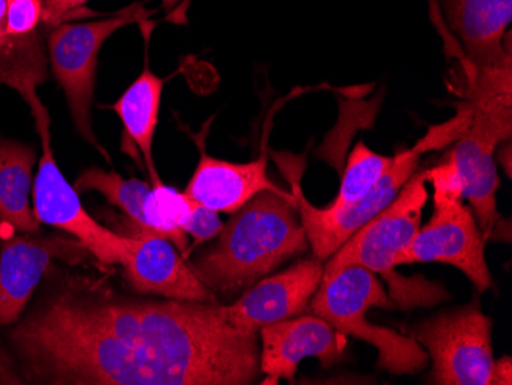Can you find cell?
I'll return each instance as SVG.
<instances>
[{
    "label": "cell",
    "mask_w": 512,
    "mask_h": 385,
    "mask_svg": "<svg viewBox=\"0 0 512 385\" xmlns=\"http://www.w3.org/2000/svg\"><path fill=\"white\" fill-rule=\"evenodd\" d=\"M512 384V362L509 356L494 362L493 385Z\"/></svg>",
    "instance_id": "obj_26"
},
{
    "label": "cell",
    "mask_w": 512,
    "mask_h": 385,
    "mask_svg": "<svg viewBox=\"0 0 512 385\" xmlns=\"http://www.w3.org/2000/svg\"><path fill=\"white\" fill-rule=\"evenodd\" d=\"M410 336L430 356L433 384L493 385V321L479 301L417 324Z\"/></svg>",
    "instance_id": "obj_5"
},
{
    "label": "cell",
    "mask_w": 512,
    "mask_h": 385,
    "mask_svg": "<svg viewBox=\"0 0 512 385\" xmlns=\"http://www.w3.org/2000/svg\"><path fill=\"white\" fill-rule=\"evenodd\" d=\"M73 186L79 194L88 191L99 192L111 205L125 212L132 223L146 229L145 201L152 189L149 181L138 180V178L125 180L117 172L89 168L77 177Z\"/></svg>",
    "instance_id": "obj_18"
},
{
    "label": "cell",
    "mask_w": 512,
    "mask_h": 385,
    "mask_svg": "<svg viewBox=\"0 0 512 385\" xmlns=\"http://www.w3.org/2000/svg\"><path fill=\"white\" fill-rule=\"evenodd\" d=\"M223 226L220 212L191 200V208L184 220L183 231L186 232V235L194 237L195 243H203V241L217 237Z\"/></svg>",
    "instance_id": "obj_23"
},
{
    "label": "cell",
    "mask_w": 512,
    "mask_h": 385,
    "mask_svg": "<svg viewBox=\"0 0 512 385\" xmlns=\"http://www.w3.org/2000/svg\"><path fill=\"white\" fill-rule=\"evenodd\" d=\"M191 208V198L169 188L165 183L152 186L145 201L146 229L168 238L181 252L188 249V235L183 223Z\"/></svg>",
    "instance_id": "obj_20"
},
{
    "label": "cell",
    "mask_w": 512,
    "mask_h": 385,
    "mask_svg": "<svg viewBox=\"0 0 512 385\" xmlns=\"http://www.w3.org/2000/svg\"><path fill=\"white\" fill-rule=\"evenodd\" d=\"M324 261L313 255L289 269L261 278L240 300L226 306L232 326L243 332L258 333L261 327L289 320L306 313L321 284Z\"/></svg>",
    "instance_id": "obj_12"
},
{
    "label": "cell",
    "mask_w": 512,
    "mask_h": 385,
    "mask_svg": "<svg viewBox=\"0 0 512 385\" xmlns=\"http://www.w3.org/2000/svg\"><path fill=\"white\" fill-rule=\"evenodd\" d=\"M309 247L293 194L263 191L234 212L192 270L211 292H240Z\"/></svg>",
    "instance_id": "obj_2"
},
{
    "label": "cell",
    "mask_w": 512,
    "mask_h": 385,
    "mask_svg": "<svg viewBox=\"0 0 512 385\" xmlns=\"http://www.w3.org/2000/svg\"><path fill=\"white\" fill-rule=\"evenodd\" d=\"M419 158L421 151L417 148L394 155L393 165L382 175L373 191L364 200L359 201L358 205L344 211L315 208L302 194L298 181L293 183L296 209L301 217L302 226L306 229L313 255L321 261L329 260L348 238L371 218L384 211L391 201L398 197L408 178L416 171Z\"/></svg>",
    "instance_id": "obj_9"
},
{
    "label": "cell",
    "mask_w": 512,
    "mask_h": 385,
    "mask_svg": "<svg viewBox=\"0 0 512 385\" xmlns=\"http://www.w3.org/2000/svg\"><path fill=\"white\" fill-rule=\"evenodd\" d=\"M370 307L394 309V303L378 275L361 266H350L322 277L309 304L310 313L321 316L345 336H355L376 347L379 367L391 375H414L427 366L424 347L410 335H401L367 320Z\"/></svg>",
    "instance_id": "obj_3"
},
{
    "label": "cell",
    "mask_w": 512,
    "mask_h": 385,
    "mask_svg": "<svg viewBox=\"0 0 512 385\" xmlns=\"http://www.w3.org/2000/svg\"><path fill=\"white\" fill-rule=\"evenodd\" d=\"M485 241L473 212L462 201L434 198L433 217L396 257V266L450 264L467 275L479 292H485L493 287V277L486 264Z\"/></svg>",
    "instance_id": "obj_8"
},
{
    "label": "cell",
    "mask_w": 512,
    "mask_h": 385,
    "mask_svg": "<svg viewBox=\"0 0 512 385\" xmlns=\"http://www.w3.org/2000/svg\"><path fill=\"white\" fill-rule=\"evenodd\" d=\"M427 181L434 188V198L444 200H460L463 198V185L453 163L445 162L427 171Z\"/></svg>",
    "instance_id": "obj_24"
},
{
    "label": "cell",
    "mask_w": 512,
    "mask_h": 385,
    "mask_svg": "<svg viewBox=\"0 0 512 385\" xmlns=\"http://www.w3.org/2000/svg\"><path fill=\"white\" fill-rule=\"evenodd\" d=\"M427 201V172L411 175L398 197L327 260L322 277L336 274L345 267L361 266L384 275L393 287L396 257L410 246L421 229Z\"/></svg>",
    "instance_id": "obj_6"
},
{
    "label": "cell",
    "mask_w": 512,
    "mask_h": 385,
    "mask_svg": "<svg viewBox=\"0 0 512 385\" xmlns=\"http://www.w3.org/2000/svg\"><path fill=\"white\" fill-rule=\"evenodd\" d=\"M43 292L11 324L14 384L249 385L261 376L258 333L226 306L146 301L96 281L45 274Z\"/></svg>",
    "instance_id": "obj_1"
},
{
    "label": "cell",
    "mask_w": 512,
    "mask_h": 385,
    "mask_svg": "<svg viewBox=\"0 0 512 385\" xmlns=\"http://www.w3.org/2000/svg\"><path fill=\"white\" fill-rule=\"evenodd\" d=\"M42 157L33 185L34 217L39 223L73 235L100 263L122 264L129 237L97 223L80 203L79 192L69 185L57 166L51 132L40 135Z\"/></svg>",
    "instance_id": "obj_7"
},
{
    "label": "cell",
    "mask_w": 512,
    "mask_h": 385,
    "mask_svg": "<svg viewBox=\"0 0 512 385\" xmlns=\"http://www.w3.org/2000/svg\"><path fill=\"white\" fill-rule=\"evenodd\" d=\"M134 226L128 251L123 258L126 278L137 292L154 293L168 300L215 303L214 293L207 289L192 267L184 263L168 238L151 229Z\"/></svg>",
    "instance_id": "obj_13"
},
{
    "label": "cell",
    "mask_w": 512,
    "mask_h": 385,
    "mask_svg": "<svg viewBox=\"0 0 512 385\" xmlns=\"http://www.w3.org/2000/svg\"><path fill=\"white\" fill-rule=\"evenodd\" d=\"M151 16L142 4L129 5L106 19L60 24L46 34L51 73L65 93L76 131L106 160H111L92 131L91 106L96 88L100 48L115 31L131 24H143Z\"/></svg>",
    "instance_id": "obj_4"
},
{
    "label": "cell",
    "mask_w": 512,
    "mask_h": 385,
    "mask_svg": "<svg viewBox=\"0 0 512 385\" xmlns=\"http://www.w3.org/2000/svg\"><path fill=\"white\" fill-rule=\"evenodd\" d=\"M36 149L0 137V235L40 234V223L30 206Z\"/></svg>",
    "instance_id": "obj_17"
},
{
    "label": "cell",
    "mask_w": 512,
    "mask_h": 385,
    "mask_svg": "<svg viewBox=\"0 0 512 385\" xmlns=\"http://www.w3.org/2000/svg\"><path fill=\"white\" fill-rule=\"evenodd\" d=\"M260 370L264 385H276L279 379L295 381L299 362L316 358L322 367L342 361L345 335L321 316H295L261 327Z\"/></svg>",
    "instance_id": "obj_11"
},
{
    "label": "cell",
    "mask_w": 512,
    "mask_h": 385,
    "mask_svg": "<svg viewBox=\"0 0 512 385\" xmlns=\"http://www.w3.org/2000/svg\"><path fill=\"white\" fill-rule=\"evenodd\" d=\"M447 19L477 68L511 62L503 39L511 25L512 0H447Z\"/></svg>",
    "instance_id": "obj_15"
},
{
    "label": "cell",
    "mask_w": 512,
    "mask_h": 385,
    "mask_svg": "<svg viewBox=\"0 0 512 385\" xmlns=\"http://www.w3.org/2000/svg\"><path fill=\"white\" fill-rule=\"evenodd\" d=\"M391 165H393V157L376 154L364 143H356L355 149L348 157L338 195L327 209L344 211L358 205L359 201L364 200L378 185V181Z\"/></svg>",
    "instance_id": "obj_19"
},
{
    "label": "cell",
    "mask_w": 512,
    "mask_h": 385,
    "mask_svg": "<svg viewBox=\"0 0 512 385\" xmlns=\"http://www.w3.org/2000/svg\"><path fill=\"white\" fill-rule=\"evenodd\" d=\"M161 2H163V8L169 11L172 10L175 5L180 4L181 0H161Z\"/></svg>",
    "instance_id": "obj_27"
},
{
    "label": "cell",
    "mask_w": 512,
    "mask_h": 385,
    "mask_svg": "<svg viewBox=\"0 0 512 385\" xmlns=\"http://www.w3.org/2000/svg\"><path fill=\"white\" fill-rule=\"evenodd\" d=\"M494 151L496 149H488V151L483 152L482 157L477 162L476 171H474L470 183L463 191V198L470 201L474 215L479 220L477 226H479L485 240L491 237L494 228H496L497 220L500 218L499 212H497L496 200L499 175H497Z\"/></svg>",
    "instance_id": "obj_21"
},
{
    "label": "cell",
    "mask_w": 512,
    "mask_h": 385,
    "mask_svg": "<svg viewBox=\"0 0 512 385\" xmlns=\"http://www.w3.org/2000/svg\"><path fill=\"white\" fill-rule=\"evenodd\" d=\"M163 85L165 80L152 73L146 60L142 74L111 106L123 123L122 152L137 163L140 162V157H143L152 186L163 183L152 155Z\"/></svg>",
    "instance_id": "obj_16"
},
{
    "label": "cell",
    "mask_w": 512,
    "mask_h": 385,
    "mask_svg": "<svg viewBox=\"0 0 512 385\" xmlns=\"http://www.w3.org/2000/svg\"><path fill=\"white\" fill-rule=\"evenodd\" d=\"M89 0H42V22L48 30L65 24Z\"/></svg>",
    "instance_id": "obj_25"
},
{
    "label": "cell",
    "mask_w": 512,
    "mask_h": 385,
    "mask_svg": "<svg viewBox=\"0 0 512 385\" xmlns=\"http://www.w3.org/2000/svg\"><path fill=\"white\" fill-rule=\"evenodd\" d=\"M88 251L65 235H13L0 251V329L19 320L53 260L76 261Z\"/></svg>",
    "instance_id": "obj_10"
},
{
    "label": "cell",
    "mask_w": 512,
    "mask_h": 385,
    "mask_svg": "<svg viewBox=\"0 0 512 385\" xmlns=\"http://www.w3.org/2000/svg\"><path fill=\"white\" fill-rule=\"evenodd\" d=\"M42 0H7V36H28L43 27Z\"/></svg>",
    "instance_id": "obj_22"
},
{
    "label": "cell",
    "mask_w": 512,
    "mask_h": 385,
    "mask_svg": "<svg viewBox=\"0 0 512 385\" xmlns=\"http://www.w3.org/2000/svg\"><path fill=\"white\" fill-rule=\"evenodd\" d=\"M263 191H283L267 175L266 155L255 162L230 163L201 151L200 162L184 194L214 211L234 214Z\"/></svg>",
    "instance_id": "obj_14"
}]
</instances>
